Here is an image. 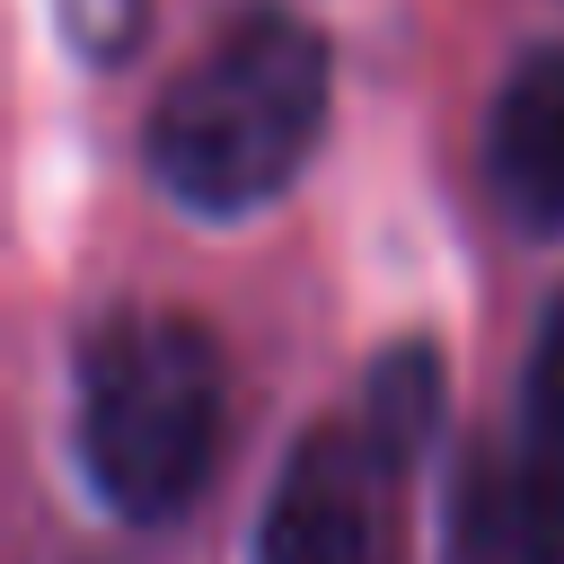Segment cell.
Listing matches in <instances>:
<instances>
[{
	"label": "cell",
	"instance_id": "cell-1",
	"mask_svg": "<svg viewBox=\"0 0 564 564\" xmlns=\"http://www.w3.org/2000/svg\"><path fill=\"white\" fill-rule=\"evenodd\" d=\"M326 97H335L326 35L291 9H238L159 88L141 159L167 203L203 220H247L273 194H291V176L326 141Z\"/></svg>",
	"mask_w": 564,
	"mask_h": 564
},
{
	"label": "cell",
	"instance_id": "cell-2",
	"mask_svg": "<svg viewBox=\"0 0 564 564\" xmlns=\"http://www.w3.org/2000/svg\"><path fill=\"white\" fill-rule=\"evenodd\" d=\"M229 432V361L220 335L185 308H115L79 344V388H70V441L79 476L115 520H176Z\"/></svg>",
	"mask_w": 564,
	"mask_h": 564
},
{
	"label": "cell",
	"instance_id": "cell-3",
	"mask_svg": "<svg viewBox=\"0 0 564 564\" xmlns=\"http://www.w3.org/2000/svg\"><path fill=\"white\" fill-rule=\"evenodd\" d=\"M441 432V352L388 344L352 405L308 423L256 529V564H405V485Z\"/></svg>",
	"mask_w": 564,
	"mask_h": 564
},
{
	"label": "cell",
	"instance_id": "cell-4",
	"mask_svg": "<svg viewBox=\"0 0 564 564\" xmlns=\"http://www.w3.org/2000/svg\"><path fill=\"white\" fill-rule=\"evenodd\" d=\"M441 564H564V291L538 317L502 449L485 441L449 494Z\"/></svg>",
	"mask_w": 564,
	"mask_h": 564
},
{
	"label": "cell",
	"instance_id": "cell-5",
	"mask_svg": "<svg viewBox=\"0 0 564 564\" xmlns=\"http://www.w3.org/2000/svg\"><path fill=\"white\" fill-rule=\"evenodd\" d=\"M485 185L520 229H564V44L511 62L485 115Z\"/></svg>",
	"mask_w": 564,
	"mask_h": 564
},
{
	"label": "cell",
	"instance_id": "cell-6",
	"mask_svg": "<svg viewBox=\"0 0 564 564\" xmlns=\"http://www.w3.org/2000/svg\"><path fill=\"white\" fill-rule=\"evenodd\" d=\"M141 9H150V0H53V18H62V35H70L79 53H97V62H115V53L132 44V26H141Z\"/></svg>",
	"mask_w": 564,
	"mask_h": 564
}]
</instances>
